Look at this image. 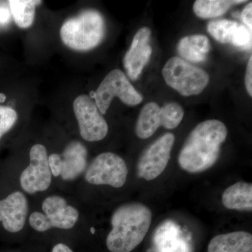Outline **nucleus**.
Instances as JSON below:
<instances>
[{"label":"nucleus","mask_w":252,"mask_h":252,"mask_svg":"<svg viewBox=\"0 0 252 252\" xmlns=\"http://www.w3.org/2000/svg\"><path fill=\"white\" fill-rule=\"evenodd\" d=\"M207 252H252V235L246 231L216 235L210 240Z\"/></svg>","instance_id":"nucleus-15"},{"label":"nucleus","mask_w":252,"mask_h":252,"mask_svg":"<svg viewBox=\"0 0 252 252\" xmlns=\"http://www.w3.org/2000/svg\"><path fill=\"white\" fill-rule=\"evenodd\" d=\"M152 220V212L142 203L124 204L113 212L112 230L106 240L111 252H130L143 241Z\"/></svg>","instance_id":"nucleus-2"},{"label":"nucleus","mask_w":252,"mask_h":252,"mask_svg":"<svg viewBox=\"0 0 252 252\" xmlns=\"http://www.w3.org/2000/svg\"><path fill=\"white\" fill-rule=\"evenodd\" d=\"M221 201L228 210L252 212V184L240 182L230 186L222 194Z\"/></svg>","instance_id":"nucleus-16"},{"label":"nucleus","mask_w":252,"mask_h":252,"mask_svg":"<svg viewBox=\"0 0 252 252\" xmlns=\"http://www.w3.org/2000/svg\"><path fill=\"white\" fill-rule=\"evenodd\" d=\"M28 202L21 191H15L0 200V222L10 233L21 231L26 224Z\"/></svg>","instance_id":"nucleus-13"},{"label":"nucleus","mask_w":252,"mask_h":252,"mask_svg":"<svg viewBox=\"0 0 252 252\" xmlns=\"http://www.w3.org/2000/svg\"><path fill=\"white\" fill-rule=\"evenodd\" d=\"M162 74L167 85L186 97L201 94L210 81L205 70L179 57L169 59Z\"/></svg>","instance_id":"nucleus-4"},{"label":"nucleus","mask_w":252,"mask_h":252,"mask_svg":"<svg viewBox=\"0 0 252 252\" xmlns=\"http://www.w3.org/2000/svg\"><path fill=\"white\" fill-rule=\"evenodd\" d=\"M11 16L18 27L26 29L34 23L36 5L41 1L35 0H11L8 1Z\"/></svg>","instance_id":"nucleus-20"},{"label":"nucleus","mask_w":252,"mask_h":252,"mask_svg":"<svg viewBox=\"0 0 252 252\" xmlns=\"http://www.w3.org/2000/svg\"><path fill=\"white\" fill-rule=\"evenodd\" d=\"M47 150L44 145L34 144L30 152L29 165L21 173L20 183L26 193L45 191L52 182Z\"/></svg>","instance_id":"nucleus-10"},{"label":"nucleus","mask_w":252,"mask_h":252,"mask_svg":"<svg viewBox=\"0 0 252 252\" xmlns=\"http://www.w3.org/2000/svg\"><path fill=\"white\" fill-rule=\"evenodd\" d=\"M243 0H197L193 4V11L198 17L207 19L224 14L231 6L243 4Z\"/></svg>","instance_id":"nucleus-19"},{"label":"nucleus","mask_w":252,"mask_h":252,"mask_svg":"<svg viewBox=\"0 0 252 252\" xmlns=\"http://www.w3.org/2000/svg\"><path fill=\"white\" fill-rule=\"evenodd\" d=\"M127 170L125 160L117 154L104 152L94 158L86 168L85 180L93 185H108L121 188L127 180Z\"/></svg>","instance_id":"nucleus-7"},{"label":"nucleus","mask_w":252,"mask_h":252,"mask_svg":"<svg viewBox=\"0 0 252 252\" xmlns=\"http://www.w3.org/2000/svg\"><path fill=\"white\" fill-rule=\"evenodd\" d=\"M160 112V107L156 102H149L144 106L135 126V133L139 138H149L161 126Z\"/></svg>","instance_id":"nucleus-18"},{"label":"nucleus","mask_w":252,"mask_h":252,"mask_svg":"<svg viewBox=\"0 0 252 252\" xmlns=\"http://www.w3.org/2000/svg\"><path fill=\"white\" fill-rule=\"evenodd\" d=\"M241 18L243 22L245 23V26L250 31H252V4L249 3L245 9H243L241 14Z\"/></svg>","instance_id":"nucleus-24"},{"label":"nucleus","mask_w":252,"mask_h":252,"mask_svg":"<svg viewBox=\"0 0 252 252\" xmlns=\"http://www.w3.org/2000/svg\"><path fill=\"white\" fill-rule=\"evenodd\" d=\"M61 157V177L63 180H74L87 168V149L79 141L74 140L68 143Z\"/></svg>","instance_id":"nucleus-14"},{"label":"nucleus","mask_w":252,"mask_h":252,"mask_svg":"<svg viewBox=\"0 0 252 252\" xmlns=\"http://www.w3.org/2000/svg\"><path fill=\"white\" fill-rule=\"evenodd\" d=\"M73 109L81 137L88 142L103 140L108 133V124L94 99L87 94H81L74 99Z\"/></svg>","instance_id":"nucleus-8"},{"label":"nucleus","mask_w":252,"mask_h":252,"mask_svg":"<svg viewBox=\"0 0 252 252\" xmlns=\"http://www.w3.org/2000/svg\"><path fill=\"white\" fill-rule=\"evenodd\" d=\"M39 212L32 213L30 225L38 232L47 231L51 228L67 230L72 228L79 220V211L75 207L68 205L65 199L59 195H51L43 201Z\"/></svg>","instance_id":"nucleus-5"},{"label":"nucleus","mask_w":252,"mask_h":252,"mask_svg":"<svg viewBox=\"0 0 252 252\" xmlns=\"http://www.w3.org/2000/svg\"><path fill=\"white\" fill-rule=\"evenodd\" d=\"M160 125L168 130L175 129L182 122L185 112L180 104L170 102L160 108Z\"/></svg>","instance_id":"nucleus-21"},{"label":"nucleus","mask_w":252,"mask_h":252,"mask_svg":"<svg viewBox=\"0 0 252 252\" xmlns=\"http://www.w3.org/2000/svg\"><path fill=\"white\" fill-rule=\"evenodd\" d=\"M175 141V135L168 132L150 144L139 158L137 176L144 180L152 181L161 175L170 160Z\"/></svg>","instance_id":"nucleus-9"},{"label":"nucleus","mask_w":252,"mask_h":252,"mask_svg":"<svg viewBox=\"0 0 252 252\" xmlns=\"http://www.w3.org/2000/svg\"><path fill=\"white\" fill-rule=\"evenodd\" d=\"M6 100V95L4 94L0 93V103H3Z\"/></svg>","instance_id":"nucleus-28"},{"label":"nucleus","mask_w":252,"mask_h":252,"mask_svg":"<svg viewBox=\"0 0 252 252\" xmlns=\"http://www.w3.org/2000/svg\"><path fill=\"white\" fill-rule=\"evenodd\" d=\"M210 40L203 34H194L182 38L179 41L177 51L181 57L192 63H201L210 52Z\"/></svg>","instance_id":"nucleus-17"},{"label":"nucleus","mask_w":252,"mask_h":252,"mask_svg":"<svg viewBox=\"0 0 252 252\" xmlns=\"http://www.w3.org/2000/svg\"><path fill=\"white\" fill-rule=\"evenodd\" d=\"M228 135L223 122L211 119L200 123L190 132L178 157L181 168L197 174L211 168L220 157V147Z\"/></svg>","instance_id":"nucleus-1"},{"label":"nucleus","mask_w":252,"mask_h":252,"mask_svg":"<svg viewBox=\"0 0 252 252\" xmlns=\"http://www.w3.org/2000/svg\"><path fill=\"white\" fill-rule=\"evenodd\" d=\"M245 86L248 94L252 96V57L249 59L246 73H245Z\"/></svg>","instance_id":"nucleus-25"},{"label":"nucleus","mask_w":252,"mask_h":252,"mask_svg":"<svg viewBox=\"0 0 252 252\" xmlns=\"http://www.w3.org/2000/svg\"><path fill=\"white\" fill-rule=\"evenodd\" d=\"M11 11L6 6H0V26H6L11 21Z\"/></svg>","instance_id":"nucleus-26"},{"label":"nucleus","mask_w":252,"mask_h":252,"mask_svg":"<svg viewBox=\"0 0 252 252\" xmlns=\"http://www.w3.org/2000/svg\"><path fill=\"white\" fill-rule=\"evenodd\" d=\"M48 160H49V165L51 174L56 177L61 176L62 172V161H61V155L58 154H51L48 158Z\"/></svg>","instance_id":"nucleus-23"},{"label":"nucleus","mask_w":252,"mask_h":252,"mask_svg":"<svg viewBox=\"0 0 252 252\" xmlns=\"http://www.w3.org/2000/svg\"><path fill=\"white\" fill-rule=\"evenodd\" d=\"M17 120L18 114L14 109L0 105V140L14 127Z\"/></svg>","instance_id":"nucleus-22"},{"label":"nucleus","mask_w":252,"mask_h":252,"mask_svg":"<svg viewBox=\"0 0 252 252\" xmlns=\"http://www.w3.org/2000/svg\"><path fill=\"white\" fill-rule=\"evenodd\" d=\"M51 252H74L64 244L59 243L55 245Z\"/></svg>","instance_id":"nucleus-27"},{"label":"nucleus","mask_w":252,"mask_h":252,"mask_svg":"<svg viewBox=\"0 0 252 252\" xmlns=\"http://www.w3.org/2000/svg\"><path fill=\"white\" fill-rule=\"evenodd\" d=\"M207 31L221 44H230L243 50L252 49V32L241 23L225 19L214 21L209 23Z\"/></svg>","instance_id":"nucleus-12"},{"label":"nucleus","mask_w":252,"mask_h":252,"mask_svg":"<svg viewBox=\"0 0 252 252\" xmlns=\"http://www.w3.org/2000/svg\"><path fill=\"white\" fill-rule=\"evenodd\" d=\"M105 23L102 15L94 9H86L64 21L60 31L61 40L69 49L88 51L103 40Z\"/></svg>","instance_id":"nucleus-3"},{"label":"nucleus","mask_w":252,"mask_h":252,"mask_svg":"<svg viewBox=\"0 0 252 252\" xmlns=\"http://www.w3.org/2000/svg\"><path fill=\"white\" fill-rule=\"evenodd\" d=\"M90 97L94 99L102 115L107 113L112 99L119 97L124 104L135 106L143 100L142 94L135 90L124 72L116 69L104 77L95 91H91Z\"/></svg>","instance_id":"nucleus-6"},{"label":"nucleus","mask_w":252,"mask_h":252,"mask_svg":"<svg viewBox=\"0 0 252 252\" xmlns=\"http://www.w3.org/2000/svg\"><path fill=\"white\" fill-rule=\"evenodd\" d=\"M151 34L149 28L139 30L132 39L130 49L124 56V68L132 80H137L140 77L152 56V48L149 44Z\"/></svg>","instance_id":"nucleus-11"}]
</instances>
